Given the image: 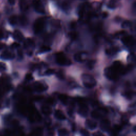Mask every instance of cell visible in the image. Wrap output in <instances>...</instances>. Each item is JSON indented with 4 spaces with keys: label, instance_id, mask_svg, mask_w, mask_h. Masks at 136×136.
Masks as SVG:
<instances>
[{
    "label": "cell",
    "instance_id": "b9f144b4",
    "mask_svg": "<svg viewBox=\"0 0 136 136\" xmlns=\"http://www.w3.org/2000/svg\"><path fill=\"white\" fill-rule=\"evenodd\" d=\"M15 0H8V3L11 6H13L15 4Z\"/></svg>",
    "mask_w": 136,
    "mask_h": 136
},
{
    "label": "cell",
    "instance_id": "7bdbcfd3",
    "mask_svg": "<svg viewBox=\"0 0 136 136\" xmlns=\"http://www.w3.org/2000/svg\"><path fill=\"white\" fill-rule=\"evenodd\" d=\"M75 27V22H72V25H71V27L74 28Z\"/></svg>",
    "mask_w": 136,
    "mask_h": 136
},
{
    "label": "cell",
    "instance_id": "d4e9b609",
    "mask_svg": "<svg viewBox=\"0 0 136 136\" xmlns=\"http://www.w3.org/2000/svg\"><path fill=\"white\" fill-rule=\"evenodd\" d=\"M68 36L72 39V40H75L78 37V34L76 32H71L68 34Z\"/></svg>",
    "mask_w": 136,
    "mask_h": 136
},
{
    "label": "cell",
    "instance_id": "ffe728a7",
    "mask_svg": "<svg viewBox=\"0 0 136 136\" xmlns=\"http://www.w3.org/2000/svg\"><path fill=\"white\" fill-rule=\"evenodd\" d=\"M20 7L22 10H26L28 9V5L26 0H20Z\"/></svg>",
    "mask_w": 136,
    "mask_h": 136
},
{
    "label": "cell",
    "instance_id": "9a60e30c",
    "mask_svg": "<svg viewBox=\"0 0 136 136\" xmlns=\"http://www.w3.org/2000/svg\"><path fill=\"white\" fill-rule=\"evenodd\" d=\"M13 36V38L18 41H22L24 40L23 35L22 34V33L20 31L18 30H16L14 32Z\"/></svg>",
    "mask_w": 136,
    "mask_h": 136
},
{
    "label": "cell",
    "instance_id": "ab89813d",
    "mask_svg": "<svg viewBox=\"0 0 136 136\" xmlns=\"http://www.w3.org/2000/svg\"><path fill=\"white\" fill-rule=\"evenodd\" d=\"M5 47H6V44L0 42V51L3 50Z\"/></svg>",
    "mask_w": 136,
    "mask_h": 136
},
{
    "label": "cell",
    "instance_id": "e575fe53",
    "mask_svg": "<svg viewBox=\"0 0 136 136\" xmlns=\"http://www.w3.org/2000/svg\"><path fill=\"white\" fill-rule=\"evenodd\" d=\"M80 132L82 136H89V132L84 129H82L80 131Z\"/></svg>",
    "mask_w": 136,
    "mask_h": 136
},
{
    "label": "cell",
    "instance_id": "9c48e42d",
    "mask_svg": "<svg viewBox=\"0 0 136 136\" xmlns=\"http://www.w3.org/2000/svg\"><path fill=\"white\" fill-rule=\"evenodd\" d=\"M121 40L124 45L127 46H131L134 44V38L131 36H125L121 38Z\"/></svg>",
    "mask_w": 136,
    "mask_h": 136
},
{
    "label": "cell",
    "instance_id": "f35d334b",
    "mask_svg": "<svg viewBox=\"0 0 136 136\" xmlns=\"http://www.w3.org/2000/svg\"><path fill=\"white\" fill-rule=\"evenodd\" d=\"M93 136H105V135L102 132L98 131V132L94 133L93 134Z\"/></svg>",
    "mask_w": 136,
    "mask_h": 136
},
{
    "label": "cell",
    "instance_id": "5bb4252c",
    "mask_svg": "<svg viewBox=\"0 0 136 136\" xmlns=\"http://www.w3.org/2000/svg\"><path fill=\"white\" fill-rule=\"evenodd\" d=\"M54 117L59 120H64L66 119V117L64 113L59 109H57L54 112Z\"/></svg>",
    "mask_w": 136,
    "mask_h": 136
},
{
    "label": "cell",
    "instance_id": "603a6c76",
    "mask_svg": "<svg viewBox=\"0 0 136 136\" xmlns=\"http://www.w3.org/2000/svg\"><path fill=\"white\" fill-rule=\"evenodd\" d=\"M118 50L117 48H113L109 49H107L106 50V54L107 55H112L118 52Z\"/></svg>",
    "mask_w": 136,
    "mask_h": 136
},
{
    "label": "cell",
    "instance_id": "83f0119b",
    "mask_svg": "<svg viewBox=\"0 0 136 136\" xmlns=\"http://www.w3.org/2000/svg\"><path fill=\"white\" fill-rule=\"evenodd\" d=\"M131 23L129 21H125L123 22L122 24V27L124 29L129 28L130 27H131Z\"/></svg>",
    "mask_w": 136,
    "mask_h": 136
},
{
    "label": "cell",
    "instance_id": "74e56055",
    "mask_svg": "<svg viewBox=\"0 0 136 136\" xmlns=\"http://www.w3.org/2000/svg\"><path fill=\"white\" fill-rule=\"evenodd\" d=\"M54 73V71L53 69H48L46 72H45V74L48 75H51Z\"/></svg>",
    "mask_w": 136,
    "mask_h": 136
},
{
    "label": "cell",
    "instance_id": "f6af8a7d",
    "mask_svg": "<svg viewBox=\"0 0 136 136\" xmlns=\"http://www.w3.org/2000/svg\"><path fill=\"white\" fill-rule=\"evenodd\" d=\"M2 38H3V34H2V33H0V39H2Z\"/></svg>",
    "mask_w": 136,
    "mask_h": 136
},
{
    "label": "cell",
    "instance_id": "484cf974",
    "mask_svg": "<svg viewBox=\"0 0 136 136\" xmlns=\"http://www.w3.org/2000/svg\"><path fill=\"white\" fill-rule=\"evenodd\" d=\"M134 95V93L132 91H128L124 93V96L128 99H131Z\"/></svg>",
    "mask_w": 136,
    "mask_h": 136
},
{
    "label": "cell",
    "instance_id": "8fae6325",
    "mask_svg": "<svg viewBox=\"0 0 136 136\" xmlns=\"http://www.w3.org/2000/svg\"><path fill=\"white\" fill-rule=\"evenodd\" d=\"M86 127L90 130H93L96 129L97 127V123L95 121L90 120H87L85 122Z\"/></svg>",
    "mask_w": 136,
    "mask_h": 136
},
{
    "label": "cell",
    "instance_id": "ba28073f",
    "mask_svg": "<svg viewBox=\"0 0 136 136\" xmlns=\"http://www.w3.org/2000/svg\"><path fill=\"white\" fill-rule=\"evenodd\" d=\"M88 106L82 102H81L79 104V107L78 109V113L80 115L83 117L87 116L88 113Z\"/></svg>",
    "mask_w": 136,
    "mask_h": 136
},
{
    "label": "cell",
    "instance_id": "4dcf8cb0",
    "mask_svg": "<svg viewBox=\"0 0 136 136\" xmlns=\"http://www.w3.org/2000/svg\"><path fill=\"white\" fill-rule=\"evenodd\" d=\"M52 25L53 26L56 28H60V21L57 20H54L52 22Z\"/></svg>",
    "mask_w": 136,
    "mask_h": 136
},
{
    "label": "cell",
    "instance_id": "52a82bcc",
    "mask_svg": "<svg viewBox=\"0 0 136 136\" xmlns=\"http://www.w3.org/2000/svg\"><path fill=\"white\" fill-rule=\"evenodd\" d=\"M105 75L110 80H116L118 77V73L116 72L112 67H106L104 70Z\"/></svg>",
    "mask_w": 136,
    "mask_h": 136
},
{
    "label": "cell",
    "instance_id": "7402d4cb",
    "mask_svg": "<svg viewBox=\"0 0 136 136\" xmlns=\"http://www.w3.org/2000/svg\"><path fill=\"white\" fill-rule=\"evenodd\" d=\"M57 135L58 136H67L68 131L65 129H61L58 130Z\"/></svg>",
    "mask_w": 136,
    "mask_h": 136
},
{
    "label": "cell",
    "instance_id": "8d00e7d4",
    "mask_svg": "<svg viewBox=\"0 0 136 136\" xmlns=\"http://www.w3.org/2000/svg\"><path fill=\"white\" fill-rule=\"evenodd\" d=\"M20 47V44L18 43H14L11 45V48L12 49H17Z\"/></svg>",
    "mask_w": 136,
    "mask_h": 136
},
{
    "label": "cell",
    "instance_id": "3957f363",
    "mask_svg": "<svg viewBox=\"0 0 136 136\" xmlns=\"http://www.w3.org/2000/svg\"><path fill=\"white\" fill-rule=\"evenodd\" d=\"M45 19L40 18L37 19L34 24V31L35 34H39L43 29L45 25Z\"/></svg>",
    "mask_w": 136,
    "mask_h": 136
},
{
    "label": "cell",
    "instance_id": "44dd1931",
    "mask_svg": "<svg viewBox=\"0 0 136 136\" xmlns=\"http://www.w3.org/2000/svg\"><path fill=\"white\" fill-rule=\"evenodd\" d=\"M9 22L10 24L14 26L15 25H16L17 24V22H18V18L17 17V16L15 15H12L11 16L10 18H9Z\"/></svg>",
    "mask_w": 136,
    "mask_h": 136
},
{
    "label": "cell",
    "instance_id": "ee69618b",
    "mask_svg": "<svg viewBox=\"0 0 136 136\" xmlns=\"http://www.w3.org/2000/svg\"><path fill=\"white\" fill-rule=\"evenodd\" d=\"M103 16L104 18L106 17H107V13H106V12H104V13H103Z\"/></svg>",
    "mask_w": 136,
    "mask_h": 136
},
{
    "label": "cell",
    "instance_id": "1f68e13d",
    "mask_svg": "<svg viewBox=\"0 0 136 136\" xmlns=\"http://www.w3.org/2000/svg\"><path fill=\"white\" fill-rule=\"evenodd\" d=\"M85 7L84 6H82L79 11V15L80 18L83 17L85 13Z\"/></svg>",
    "mask_w": 136,
    "mask_h": 136
},
{
    "label": "cell",
    "instance_id": "7c38bea8",
    "mask_svg": "<svg viewBox=\"0 0 136 136\" xmlns=\"http://www.w3.org/2000/svg\"><path fill=\"white\" fill-rule=\"evenodd\" d=\"M100 127L103 130L107 131L110 129L111 122L107 119H103L100 123Z\"/></svg>",
    "mask_w": 136,
    "mask_h": 136
},
{
    "label": "cell",
    "instance_id": "2e32d148",
    "mask_svg": "<svg viewBox=\"0 0 136 136\" xmlns=\"http://www.w3.org/2000/svg\"><path fill=\"white\" fill-rule=\"evenodd\" d=\"M84 55H85V53H76L74 55V60L78 62H82L85 61V59L83 57Z\"/></svg>",
    "mask_w": 136,
    "mask_h": 136
},
{
    "label": "cell",
    "instance_id": "d6a6232c",
    "mask_svg": "<svg viewBox=\"0 0 136 136\" xmlns=\"http://www.w3.org/2000/svg\"><path fill=\"white\" fill-rule=\"evenodd\" d=\"M33 80V76L31 74H27L25 76V80L26 81L29 82Z\"/></svg>",
    "mask_w": 136,
    "mask_h": 136
},
{
    "label": "cell",
    "instance_id": "277c9868",
    "mask_svg": "<svg viewBox=\"0 0 136 136\" xmlns=\"http://www.w3.org/2000/svg\"><path fill=\"white\" fill-rule=\"evenodd\" d=\"M15 57V54L9 50H4L0 54V60L3 61H11Z\"/></svg>",
    "mask_w": 136,
    "mask_h": 136
},
{
    "label": "cell",
    "instance_id": "60d3db41",
    "mask_svg": "<svg viewBox=\"0 0 136 136\" xmlns=\"http://www.w3.org/2000/svg\"><path fill=\"white\" fill-rule=\"evenodd\" d=\"M57 77L60 78V79H63L64 78V75H63V74L61 72H59L57 74Z\"/></svg>",
    "mask_w": 136,
    "mask_h": 136
},
{
    "label": "cell",
    "instance_id": "ac0fdd59",
    "mask_svg": "<svg viewBox=\"0 0 136 136\" xmlns=\"http://www.w3.org/2000/svg\"><path fill=\"white\" fill-rule=\"evenodd\" d=\"M43 134V129L41 128H36L31 133V136H41Z\"/></svg>",
    "mask_w": 136,
    "mask_h": 136
},
{
    "label": "cell",
    "instance_id": "8992f818",
    "mask_svg": "<svg viewBox=\"0 0 136 136\" xmlns=\"http://www.w3.org/2000/svg\"><path fill=\"white\" fill-rule=\"evenodd\" d=\"M30 87L32 90H34V92L37 93H43L48 89V86L40 82H35Z\"/></svg>",
    "mask_w": 136,
    "mask_h": 136
},
{
    "label": "cell",
    "instance_id": "5b68a950",
    "mask_svg": "<svg viewBox=\"0 0 136 136\" xmlns=\"http://www.w3.org/2000/svg\"><path fill=\"white\" fill-rule=\"evenodd\" d=\"M108 111L106 108L101 107L97 109H95L91 113V116L93 118L95 119H99L105 114H107Z\"/></svg>",
    "mask_w": 136,
    "mask_h": 136
},
{
    "label": "cell",
    "instance_id": "30bf717a",
    "mask_svg": "<svg viewBox=\"0 0 136 136\" xmlns=\"http://www.w3.org/2000/svg\"><path fill=\"white\" fill-rule=\"evenodd\" d=\"M34 7L36 12L39 13H44V7L39 0L35 1L34 2Z\"/></svg>",
    "mask_w": 136,
    "mask_h": 136
},
{
    "label": "cell",
    "instance_id": "4fadbf2b",
    "mask_svg": "<svg viewBox=\"0 0 136 136\" xmlns=\"http://www.w3.org/2000/svg\"><path fill=\"white\" fill-rule=\"evenodd\" d=\"M40 109L43 114L46 116H49L52 113V109L48 105H43L41 107Z\"/></svg>",
    "mask_w": 136,
    "mask_h": 136
},
{
    "label": "cell",
    "instance_id": "d6986e66",
    "mask_svg": "<svg viewBox=\"0 0 136 136\" xmlns=\"http://www.w3.org/2000/svg\"><path fill=\"white\" fill-rule=\"evenodd\" d=\"M60 101L63 104V105H66L68 103V97L64 94H60L58 96Z\"/></svg>",
    "mask_w": 136,
    "mask_h": 136
},
{
    "label": "cell",
    "instance_id": "f1b7e54d",
    "mask_svg": "<svg viewBox=\"0 0 136 136\" xmlns=\"http://www.w3.org/2000/svg\"><path fill=\"white\" fill-rule=\"evenodd\" d=\"M46 103L51 105H54L56 104V101L55 100L54 98L52 97H50L47 99L46 100Z\"/></svg>",
    "mask_w": 136,
    "mask_h": 136
},
{
    "label": "cell",
    "instance_id": "6da1fadb",
    "mask_svg": "<svg viewBox=\"0 0 136 136\" xmlns=\"http://www.w3.org/2000/svg\"><path fill=\"white\" fill-rule=\"evenodd\" d=\"M81 80L84 86L87 88L91 89L96 85V81L94 78L88 74H83Z\"/></svg>",
    "mask_w": 136,
    "mask_h": 136
},
{
    "label": "cell",
    "instance_id": "f546056e",
    "mask_svg": "<svg viewBox=\"0 0 136 136\" xmlns=\"http://www.w3.org/2000/svg\"><path fill=\"white\" fill-rule=\"evenodd\" d=\"M19 21H20V22L21 23V24L22 25H25L27 24V19L24 16L20 17L19 18Z\"/></svg>",
    "mask_w": 136,
    "mask_h": 136
},
{
    "label": "cell",
    "instance_id": "7a4b0ae2",
    "mask_svg": "<svg viewBox=\"0 0 136 136\" xmlns=\"http://www.w3.org/2000/svg\"><path fill=\"white\" fill-rule=\"evenodd\" d=\"M56 62L58 64L62 66H68L71 64V61L62 53L56 54Z\"/></svg>",
    "mask_w": 136,
    "mask_h": 136
},
{
    "label": "cell",
    "instance_id": "836d02e7",
    "mask_svg": "<svg viewBox=\"0 0 136 136\" xmlns=\"http://www.w3.org/2000/svg\"><path fill=\"white\" fill-rule=\"evenodd\" d=\"M94 64H95V62L93 60L90 61L87 63V67H88V69H92L94 67Z\"/></svg>",
    "mask_w": 136,
    "mask_h": 136
},
{
    "label": "cell",
    "instance_id": "4316f807",
    "mask_svg": "<svg viewBox=\"0 0 136 136\" xmlns=\"http://www.w3.org/2000/svg\"><path fill=\"white\" fill-rule=\"evenodd\" d=\"M51 50V49L49 46H43L40 49L39 52H40V53H45V52H48L50 51Z\"/></svg>",
    "mask_w": 136,
    "mask_h": 136
},
{
    "label": "cell",
    "instance_id": "e0dca14e",
    "mask_svg": "<svg viewBox=\"0 0 136 136\" xmlns=\"http://www.w3.org/2000/svg\"><path fill=\"white\" fill-rule=\"evenodd\" d=\"M24 46L26 49H29V48L33 49L35 47L34 42L32 39L28 38L25 41L24 43Z\"/></svg>",
    "mask_w": 136,
    "mask_h": 136
},
{
    "label": "cell",
    "instance_id": "d590c367",
    "mask_svg": "<svg viewBox=\"0 0 136 136\" xmlns=\"http://www.w3.org/2000/svg\"><path fill=\"white\" fill-rule=\"evenodd\" d=\"M17 54H18V59L19 60H21L22 58H23V52H22L21 50H18L17 52Z\"/></svg>",
    "mask_w": 136,
    "mask_h": 136
},
{
    "label": "cell",
    "instance_id": "cb8c5ba5",
    "mask_svg": "<svg viewBox=\"0 0 136 136\" xmlns=\"http://www.w3.org/2000/svg\"><path fill=\"white\" fill-rule=\"evenodd\" d=\"M108 8L111 9H114L116 7V0H110L108 3Z\"/></svg>",
    "mask_w": 136,
    "mask_h": 136
}]
</instances>
